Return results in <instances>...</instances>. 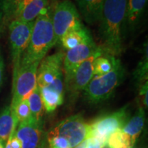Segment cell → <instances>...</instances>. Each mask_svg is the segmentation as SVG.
<instances>
[{
	"mask_svg": "<svg viewBox=\"0 0 148 148\" xmlns=\"http://www.w3.org/2000/svg\"><path fill=\"white\" fill-rule=\"evenodd\" d=\"M86 140H84V141L82 142L80 144H79L77 147L75 148H86Z\"/></svg>",
	"mask_w": 148,
	"mask_h": 148,
	"instance_id": "83f0119b",
	"label": "cell"
},
{
	"mask_svg": "<svg viewBox=\"0 0 148 148\" xmlns=\"http://www.w3.org/2000/svg\"><path fill=\"white\" fill-rule=\"evenodd\" d=\"M92 38V37L88 29L83 26L79 29H74L66 33L62 36L59 42L64 49L69 50Z\"/></svg>",
	"mask_w": 148,
	"mask_h": 148,
	"instance_id": "ac0fdd59",
	"label": "cell"
},
{
	"mask_svg": "<svg viewBox=\"0 0 148 148\" xmlns=\"http://www.w3.org/2000/svg\"><path fill=\"white\" fill-rule=\"evenodd\" d=\"M88 123L81 114L66 118L47 132L48 148H75L88 137Z\"/></svg>",
	"mask_w": 148,
	"mask_h": 148,
	"instance_id": "3957f363",
	"label": "cell"
},
{
	"mask_svg": "<svg viewBox=\"0 0 148 148\" xmlns=\"http://www.w3.org/2000/svg\"><path fill=\"white\" fill-rule=\"evenodd\" d=\"M116 57L103 52L97 56L93 62V75H101L113 69Z\"/></svg>",
	"mask_w": 148,
	"mask_h": 148,
	"instance_id": "7402d4cb",
	"label": "cell"
},
{
	"mask_svg": "<svg viewBox=\"0 0 148 148\" xmlns=\"http://www.w3.org/2000/svg\"><path fill=\"white\" fill-rule=\"evenodd\" d=\"M3 9H2V0H0V27L3 20Z\"/></svg>",
	"mask_w": 148,
	"mask_h": 148,
	"instance_id": "4316f807",
	"label": "cell"
},
{
	"mask_svg": "<svg viewBox=\"0 0 148 148\" xmlns=\"http://www.w3.org/2000/svg\"><path fill=\"white\" fill-rule=\"evenodd\" d=\"M64 53L59 51L45 56L38 64L36 73V82L38 88L50 84L60 74L63 73Z\"/></svg>",
	"mask_w": 148,
	"mask_h": 148,
	"instance_id": "7c38bea8",
	"label": "cell"
},
{
	"mask_svg": "<svg viewBox=\"0 0 148 148\" xmlns=\"http://www.w3.org/2000/svg\"><path fill=\"white\" fill-rule=\"evenodd\" d=\"M43 103L45 110L48 113L54 111L64 102V95L50 89L47 87L38 88Z\"/></svg>",
	"mask_w": 148,
	"mask_h": 148,
	"instance_id": "d6986e66",
	"label": "cell"
},
{
	"mask_svg": "<svg viewBox=\"0 0 148 148\" xmlns=\"http://www.w3.org/2000/svg\"><path fill=\"white\" fill-rule=\"evenodd\" d=\"M5 144H4L3 142L0 141V148H5Z\"/></svg>",
	"mask_w": 148,
	"mask_h": 148,
	"instance_id": "f546056e",
	"label": "cell"
},
{
	"mask_svg": "<svg viewBox=\"0 0 148 148\" xmlns=\"http://www.w3.org/2000/svg\"><path fill=\"white\" fill-rule=\"evenodd\" d=\"M28 101L29 109L31 112V116L32 119H34L36 121H42V117H43L44 108L43 103L40 95L39 88L38 86L32 90L30 95L27 98Z\"/></svg>",
	"mask_w": 148,
	"mask_h": 148,
	"instance_id": "ffe728a7",
	"label": "cell"
},
{
	"mask_svg": "<svg viewBox=\"0 0 148 148\" xmlns=\"http://www.w3.org/2000/svg\"><path fill=\"white\" fill-rule=\"evenodd\" d=\"M130 118L129 106L122 107L111 113L103 114L88 123V138H96L106 145L112 133L121 129Z\"/></svg>",
	"mask_w": 148,
	"mask_h": 148,
	"instance_id": "5b68a950",
	"label": "cell"
},
{
	"mask_svg": "<svg viewBox=\"0 0 148 148\" xmlns=\"http://www.w3.org/2000/svg\"><path fill=\"white\" fill-rule=\"evenodd\" d=\"M12 112L16 117L18 123L29 119L31 117V112L27 99L22 100L17 104Z\"/></svg>",
	"mask_w": 148,
	"mask_h": 148,
	"instance_id": "cb8c5ba5",
	"label": "cell"
},
{
	"mask_svg": "<svg viewBox=\"0 0 148 148\" xmlns=\"http://www.w3.org/2000/svg\"><path fill=\"white\" fill-rule=\"evenodd\" d=\"M139 98L140 100V106L144 109L147 108V93H148V81H146L140 85Z\"/></svg>",
	"mask_w": 148,
	"mask_h": 148,
	"instance_id": "d4e9b609",
	"label": "cell"
},
{
	"mask_svg": "<svg viewBox=\"0 0 148 148\" xmlns=\"http://www.w3.org/2000/svg\"><path fill=\"white\" fill-rule=\"evenodd\" d=\"M145 121V109L140 105L124 126L112 133L106 143L108 148H133L143 130Z\"/></svg>",
	"mask_w": 148,
	"mask_h": 148,
	"instance_id": "ba28073f",
	"label": "cell"
},
{
	"mask_svg": "<svg viewBox=\"0 0 148 148\" xmlns=\"http://www.w3.org/2000/svg\"><path fill=\"white\" fill-rule=\"evenodd\" d=\"M55 45L52 8L49 5L34 21L28 46L22 57L21 65L40 62Z\"/></svg>",
	"mask_w": 148,
	"mask_h": 148,
	"instance_id": "7a4b0ae2",
	"label": "cell"
},
{
	"mask_svg": "<svg viewBox=\"0 0 148 148\" xmlns=\"http://www.w3.org/2000/svg\"><path fill=\"white\" fill-rule=\"evenodd\" d=\"M103 52L101 49L79 64L69 75L64 77V92L71 102L75 101L92 78L94 60Z\"/></svg>",
	"mask_w": 148,
	"mask_h": 148,
	"instance_id": "9c48e42d",
	"label": "cell"
},
{
	"mask_svg": "<svg viewBox=\"0 0 148 148\" xmlns=\"http://www.w3.org/2000/svg\"><path fill=\"white\" fill-rule=\"evenodd\" d=\"M49 0H20L12 20L32 22L47 8Z\"/></svg>",
	"mask_w": 148,
	"mask_h": 148,
	"instance_id": "5bb4252c",
	"label": "cell"
},
{
	"mask_svg": "<svg viewBox=\"0 0 148 148\" xmlns=\"http://www.w3.org/2000/svg\"><path fill=\"white\" fill-rule=\"evenodd\" d=\"M15 136L21 143V148H46L47 132L44 131L43 121H36L31 116L18 123Z\"/></svg>",
	"mask_w": 148,
	"mask_h": 148,
	"instance_id": "8fae6325",
	"label": "cell"
},
{
	"mask_svg": "<svg viewBox=\"0 0 148 148\" xmlns=\"http://www.w3.org/2000/svg\"><path fill=\"white\" fill-rule=\"evenodd\" d=\"M125 69L119 58H115L113 69L101 75H93L84 90L83 97L92 104L103 102L110 98L123 82Z\"/></svg>",
	"mask_w": 148,
	"mask_h": 148,
	"instance_id": "277c9868",
	"label": "cell"
},
{
	"mask_svg": "<svg viewBox=\"0 0 148 148\" xmlns=\"http://www.w3.org/2000/svg\"><path fill=\"white\" fill-rule=\"evenodd\" d=\"M52 24L56 45L66 33L84 26L76 5L70 0L58 1L52 8Z\"/></svg>",
	"mask_w": 148,
	"mask_h": 148,
	"instance_id": "8992f818",
	"label": "cell"
},
{
	"mask_svg": "<svg viewBox=\"0 0 148 148\" xmlns=\"http://www.w3.org/2000/svg\"><path fill=\"white\" fill-rule=\"evenodd\" d=\"M4 60L1 52V49H0V88L1 87V85L3 83V74H4Z\"/></svg>",
	"mask_w": 148,
	"mask_h": 148,
	"instance_id": "484cf974",
	"label": "cell"
},
{
	"mask_svg": "<svg viewBox=\"0 0 148 148\" xmlns=\"http://www.w3.org/2000/svg\"><path fill=\"white\" fill-rule=\"evenodd\" d=\"M83 19L88 24H94L100 19L105 0H75Z\"/></svg>",
	"mask_w": 148,
	"mask_h": 148,
	"instance_id": "2e32d148",
	"label": "cell"
},
{
	"mask_svg": "<svg viewBox=\"0 0 148 148\" xmlns=\"http://www.w3.org/2000/svg\"><path fill=\"white\" fill-rule=\"evenodd\" d=\"M5 148H11L10 147V140H8L6 142V144H5Z\"/></svg>",
	"mask_w": 148,
	"mask_h": 148,
	"instance_id": "f1b7e54d",
	"label": "cell"
},
{
	"mask_svg": "<svg viewBox=\"0 0 148 148\" xmlns=\"http://www.w3.org/2000/svg\"><path fill=\"white\" fill-rule=\"evenodd\" d=\"M147 0H127L124 26L130 32H134L143 15Z\"/></svg>",
	"mask_w": 148,
	"mask_h": 148,
	"instance_id": "9a60e30c",
	"label": "cell"
},
{
	"mask_svg": "<svg viewBox=\"0 0 148 148\" xmlns=\"http://www.w3.org/2000/svg\"><path fill=\"white\" fill-rule=\"evenodd\" d=\"M20 0H2L3 20L0 27V32L5 25L12 21V18L15 10Z\"/></svg>",
	"mask_w": 148,
	"mask_h": 148,
	"instance_id": "603a6c76",
	"label": "cell"
},
{
	"mask_svg": "<svg viewBox=\"0 0 148 148\" xmlns=\"http://www.w3.org/2000/svg\"><path fill=\"white\" fill-rule=\"evenodd\" d=\"M34 21L12 20L8 24L9 41L12 62V80L17 75L22 57L28 46Z\"/></svg>",
	"mask_w": 148,
	"mask_h": 148,
	"instance_id": "52a82bcc",
	"label": "cell"
},
{
	"mask_svg": "<svg viewBox=\"0 0 148 148\" xmlns=\"http://www.w3.org/2000/svg\"><path fill=\"white\" fill-rule=\"evenodd\" d=\"M127 0H105L99 21L100 47L104 53L117 56L123 49V29Z\"/></svg>",
	"mask_w": 148,
	"mask_h": 148,
	"instance_id": "6da1fadb",
	"label": "cell"
},
{
	"mask_svg": "<svg viewBox=\"0 0 148 148\" xmlns=\"http://www.w3.org/2000/svg\"><path fill=\"white\" fill-rule=\"evenodd\" d=\"M40 62L20 66L16 77L12 80L11 111L22 100L27 99L37 86L36 73Z\"/></svg>",
	"mask_w": 148,
	"mask_h": 148,
	"instance_id": "30bf717a",
	"label": "cell"
},
{
	"mask_svg": "<svg viewBox=\"0 0 148 148\" xmlns=\"http://www.w3.org/2000/svg\"><path fill=\"white\" fill-rule=\"evenodd\" d=\"M18 124L10 106H5L0 112V141L6 144L10 135L15 132Z\"/></svg>",
	"mask_w": 148,
	"mask_h": 148,
	"instance_id": "e0dca14e",
	"label": "cell"
},
{
	"mask_svg": "<svg viewBox=\"0 0 148 148\" xmlns=\"http://www.w3.org/2000/svg\"><path fill=\"white\" fill-rule=\"evenodd\" d=\"M101 49V48L97 46L92 38L66 50L63 60L64 77L69 75L79 64Z\"/></svg>",
	"mask_w": 148,
	"mask_h": 148,
	"instance_id": "4fadbf2b",
	"label": "cell"
},
{
	"mask_svg": "<svg viewBox=\"0 0 148 148\" xmlns=\"http://www.w3.org/2000/svg\"><path fill=\"white\" fill-rule=\"evenodd\" d=\"M147 42L144 43L143 47V53L141 58L138 62L135 68L133 77L136 84L140 86L146 81L148 77V53H147Z\"/></svg>",
	"mask_w": 148,
	"mask_h": 148,
	"instance_id": "44dd1931",
	"label": "cell"
}]
</instances>
